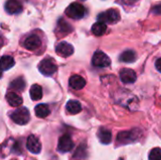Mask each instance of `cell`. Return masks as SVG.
<instances>
[{
    "label": "cell",
    "instance_id": "obj_1",
    "mask_svg": "<svg viewBox=\"0 0 161 160\" xmlns=\"http://www.w3.org/2000/svg\"><path fill=\"white\" fill-rule=\"evenodd\" d=\"M141 131L138 129H133L131 131H124L120 132L117 136V142L124 145L135 142L141 136Z\"/></svg>",
    "mask_w": 161,
    "mask_h": 160
},
{
    "label": "cell",
    "instance_id": "obj_2",
    "mask_svg": "<svg viewBox=\"0 0 161 160\" xmlns=\"http://www.w3.org/2000/svg\"><path fill=\"white\" fill-rule=\"evenodd\" d=\"M10 118L15 124H20V125H24L29 122L30 115H29V111L27 110V108H20L10 114Z\"/></svg>",
    "mask_w": 161,
    "mask_h": 160
},
{
    "label": "cell",
    "instance_id": "obj_3",
    "mask_svg": "<svg viewBox=\"0 0 161 160\" xmlns=\"http://www.w3.org/2000/svg\"><path fill=\"white\" fill-rule=\"evenodd\" d=\"M65 13L72 19H81L86 13V8L80 3H72L66 9Z\"/></svg>",
    "mask_w": 161,
    "mask_h": 160
},
{
    "label": "cell",
    "instance_id": "obj_4",
    "mask_svg": "<svg viewBox=\"0 0 161 160\" xmlns=\"http://www.w3.org/2000/svg\"><path fill=\"white\" fill-rule=\"evenodd\" d=\"M121 16L117 9L110 8L105 12H102L98 15V20L106 24H116L120 21Z\"/></svg>",
    "mask_w": 161,
    "mask_h": 160
},
{
    "label": "cell",
    "instance_id": "obj_5",
    "mask_svg": "<svg viewBox=\"0 0 161 160\" xmlns=\"http://www.w3.org/2000/svg\"><path fill=\"white\" fill-rule=\"evenodd\" d=\"M58 70L57 64L51 58H44L39 64V71L44 75H52Z\"/></svg>",
    "mask_w": 161,
    "mask_h": 160
},
{
    "label": "cell",
    "instance_id": "obj_6",
    "mask_svg": "<svg viewBox=\"0 0 161 160\" xmlns=\"http://www.w3.org/2000/svg\"><path fill=\"white\" fill-rule=\"evenodd\" d=\"M111 61L110 58L102 51H97L94 53L93 57H92V64L96 67H100V68H105V67H108L110 65Z\"/></svg>",
    "mask_w": 161,
    "mask_h": 160
},
{
    "label": "cell",
    "instance_id": "obj_7",
    "mask_svg": "<svg viewBox=\"0 0 161 160\" xmlns=\"http://www.w3.org/2000/svg\"><path fill=\"white\" fill-rule=\"evenodd\" d=\"M74 142L69 135H63L60 137L58 143V151L60 153H68L74 148Z\"/></svg>",
    "mask_w": 161,
    "mask_h": 160
},
{
    "label": "cell",
    "instance_id": "obj_8",
    "mask_svg": "<svg viewBox=\"0 0 161 160\" xmlns=\"http://www.w3.org/2000/svg\"><path fill=\"white\" fill-rule=\"evenodd\" d=\"M56 52L58 56L63 57V58H67V57H70L73 55L74 47L72 44H70L66 41H61L57 45Z\"/></svg>",
    "mask_w": 161,
    "mask_h": 160
},
{
    "label": "cell",
    "instance_id": "obj_9",
    "mask_svg": "<svg viewBox=\"0 0 161 160\" xmlns=\"http://www.w3.org/2000/svg\"><path fill=\"white\" fill-rule=\"evenodd\" d=\"M26 148L32 154H39L42 150V145L38 138L34 135H30L26 141Z\"/></svg>",
    "mask_w": 161,
    "mask_h": 160
},
{
    "label": "cell",
    "instance_id": "obj_10",
    "mask_svg": "<svg viewBox=\"0 0 161 160\" xmlns=\"http://www.w3.org/2000/svg\"><path fill=\"white\" fill-rule=\"evenodd\" d=\"M73 31V27L64 20V19H59L56 27V35L58 37H63Z\"/></svg>",
    "mask_w": 161,
    "mask_h": 160
},
{
    "label": "cell",
    "instance_id": "obj_11",
    "mask_svg": "<svg viewBox=\"0 0 161 160\" xmlns=\"http://www.w3.org/2000/svg\"><path fill=\"white\" fill-rule=\"evenodd\" d=\"M120 78H121V81L125 84H132L136 81L137 75L133 70L125 68L120 73Z\"/></svg>",
    "mask_w": 161,
    "mask_h": 160
},
{
    "label": "cell",
    "instance_id": "obj_12",
    "mask_svg": "<svg viewBox=\"0 0 161 160\" xmlns=\"http://www.w3.org/2000/svg\"><path fill=\"white\" fill-rule=\"evenodd\" d=\"M41 39L37 36V35H30L29 37H27L25 41H24V46L25 48H26L27 50L33 51L38 49L41 46Z\"/></svg>",
    "mask_w": 161,
    "mask_h": 160
},
{
    "label": "cell",
    "instance_id": "obj_13",
    "mask_svg": "<svg viewBox=\"0 0 161 160\" xmlns=\"http://www.w3.org/2000/svg\"><path fill=\"white\" fill-rule=\"evenodd\" d=\"M5 8L7 12L9 14H18L23 9V6L18 0H8Z\"/></svg>",
    "mask_w": 161,
    "mask_h": 160
},
{
    "label": "cell",
    "instance_id": "obj_14",
    "mask_svg": "<svg viewBox=\"0 0 161 160\" xmlns=\"http://www.w3.org/2000/svg\"><path fill=\"white\" fill-rule=\"evenodd\" d=\"M69 85L75 91L82 90L86 85V80L80 75H73L69 79Z\"/></svg>",
    "mask_w": 161,
    "mask_h": 160
},
{
    "label": "cell",
    "instance_id": "obj_15",
    "mask_svg": "<svg viewBox=\"0 0 161 160\" xmlns=\"http://www.w3.org/2000/svg\"><path fill=\"white\" fill-rule=\"evenodd\" d=\"M98 138L100 140V142L103 144H109L112 141V134L110 130L107 128H100L98 131Z\"/></svg>",
    "mask_w": 161,
    "mask_h": 160
},
{
    "label": "cell",
    "instance_id": "obj_16",
    "mask_svg": "<svg viewBox=\"0 0 161 160\" xmlns=\"http://www.w3.org/2000/svg\"><path fill=\"white\" fill-rule=\"evenodd\" d=\"M7 102L11 107H19L23 104V99L20 95L15 92H8L6 96Z\"/></svg>",
    "mask_w": 161,
    "mask_h": 160
},
{
    "label": "cell",
    "instance_id": "obj_17",
    "mask_svg": "<svg viewBox=\"0 0 161 160\" xmlns=\"http://www.w3.org/2000/svg\"><path fill=\"white\" fill-rule=\"evenodd\" d=\"M66 109L70 114H77L81 111L82 107L78 101L75 100H70L66 104Z\"/></svg>",
    "mask_w": 161,
    "mask_h": 160
},
{
    "label": "cell",
    "instance_id": "obj_18",
    "mask_svg": "<svg viewBox=\"0 0 161 160\" xmlns=\"http://www.w3.org/2000/svg\"><path fill=\"white\" fill-rule=\"evenodd\" d=\"M92 31L95 36H102L107 31V25L104 22L98 21L92 26Z\"/></svg>",
    "mask_w": 161,
    "mask_h": 160
},
{
    "label": "cell",
    "instance_id": "obj_19",
    "mask_svg": "<svg viewBox=\"0 0 161 160\" xmlns=\"http://www.w3.org/2000/svg\"><path fill=\"white\" fill-rule=\"evenodd\" d=\"M30 97L33 101H39L42 97V89L40 85L35 84L30 89Z\"/></svg>",
    "mask_w": 161,
    "mask_h": 160
},
{
    "label": "cell",
    "instance_id": "obj_20",
    "mask_svg": "<svg viewBox=\"0 0 161 160\" xmlns=\"http://www.w3.org/2000/svg\"><path fill=\"white\" fill-rule=\"evenodd\" d=\"M35 114L39 118H45L50 114V109L47 105L40 104L35 108Z\"/></svg>",
    "mask_w": 161,
    "mask_h": 160
},
{
    "label": "cell",
    "instance_id": "obj_21",
    "mask_svg": "<svg viewBox=\"0 0 161 160\" xmlns=\"http://www.w3.org/2000/svg\"><path fill=\"white\" fill-rule=\"evenodd\" d=\"M135 59H136V53L133 50H126L120 57V60L125 63H131L135 61Z\"/></svg>",
    "mask_w": 161,
    "mask_h": 160
},
{
    "label": "cell",
    "instance_id": "obj_22",
    "mask_svg": "<svg viewBox=\"0 0 161 160\" xmlns=\"http://www.w3.org/2000/svg\"><path fill=\"white\" fill-rule=\"evenodd\" d=\"M14 59L10 56H3L1 58V68L3 71H7L14 66Z\"/></svg>",
    "mask_w": 161,
    "mask_h": 160
},
{
    "label": "cell",
    "instance_id": "obj_23",
    "mask_svg": "<svg viewBox=\"0 0 161 160\" xmlns=\"http://www.w3.org/2000/svg\"><path fill=\"white\" fill-rule=\"evenodd\" d=\"M25 80L23 79V77L16 78L9 85V88L14 91H23L25 89Z\"/></svg>",
    "mask_w": 161,
    "mask_h": 160
},
{
    "label": "cell",
    "instance_id": "obj_24",
    "mask_svg": "<svg viewBox=\"0 0 161 160\" xmlns=\"http://www.w3.org/2000/svg\"><path fill=\"white\" fill-rule=\"evenodd\" d=\"M149 160H161V149L157 147L154 148L149 155Z\"/></svg>",
    "mask_w": 161,
    "mask_h": 160
},
{
    "label": "cell",
    "instance_id": "obj_25",
    "mask_svg": "<svg viewBox=\"0 0 161 160\" xmlns=\"http://www.w3.org/2000/svg\"><path fill=\"white\" fill-rule=\"evenodd\" d=\"M152 12L153 13H156V14H161V5H158V6H155L152 9Z\"/></svg>",
    "mask_w": 161,
    "mask_h": 160
},
{
    "label": "cell",
    "instance_id": "obj_26",
    "mask_svg": "<svg viewBox=\"0 0 161 160\" xmlns=\"http://www.w3.org/2000/svg\"><path fill=\"white\" fill-rule=\"evenodd\" d=\"M156 68H157V70L161 73V58H158L157 61H156Z\"/></svg>",
    "mask_w": 161,
    "mask_h": 160
},
{
    "label": "cell",
    "instance_id": "obj_27",
    "mask_svg": "<svg viewBox=\"0 0 161 160\" xmlns=\"http://www.w3.org/2000/svg\"><path fill=\"white\" fill-rule=\"evenodd\" d=\"M125 3H126V4H129V5H132V4H134V3H136L138 0H123Z\"/></svg>",
    "mask_w": 161,
    "mask_h": 160
},
{
    "label": "cell",
    "instance_id": "obj_28",
    "mask_svg": "<svg viewBox=\"0 0 161 160\" xmlns=\"http://www.w3.org/2000/svg\"><path fill=\"white\" fill-rule=\"evenodd\" d=\"M82 1H84V0H82Z\"/></svg>",
    "mask_w": 161,
    "mask_h": 160
}]
</instances>
